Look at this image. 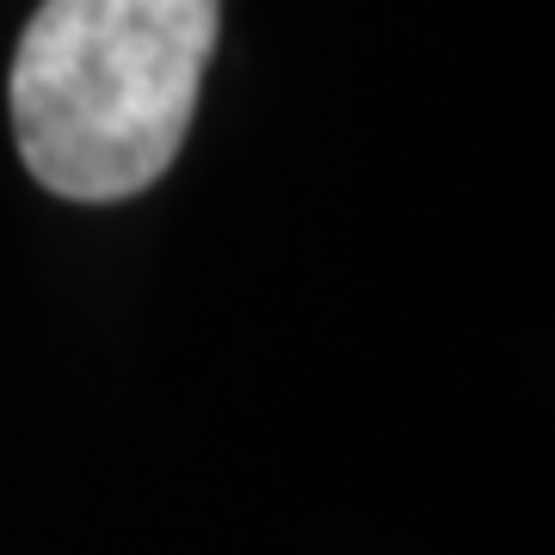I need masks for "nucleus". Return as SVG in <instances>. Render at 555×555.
I'll return each mask as SVG.
<instances>
[{"label":"nucleus","mask_w":555,"mask_h":555,"mask_svg":"<svg viewBox=\"0 0 555 555\" xmlns=\"http://www.w3.org/2000/svg\"><path fill=\"white\" fill-rule=\"evenodd\" d=\"M222 0H38L13 50L25 173L75 204H118L173 167L217 50Z\"/></svg>","instance_id":"nucleus-1"}]
</instances>
